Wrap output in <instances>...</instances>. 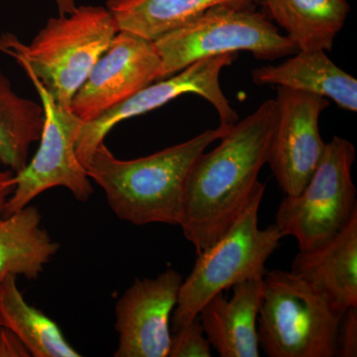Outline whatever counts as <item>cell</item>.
Segmentation results:
<instances>
[{
	"mask_svg": "<svg viewBox=\"0 0 357 357\" xmlns=\"http://www.w3.org/2000/svg\"><path fill=\"white\" fill-rule=\"evenodd\" d=\"M276 122V102L266 100L197 160L185 184L178 225L197 255L217 243L245 208L267 164Z\"/></svg>",
	"mask_w": 357,
	"mask_h": 357,
	"instance_id": "6da1fadb",
	"label": "cell"
},
{
	"mask_svg": "<svg viewBox=\"0 0 357 357\" xmlns=\"http://www.w3.org/2000/svg\"><path fill=\"white\" fill-rule=\"evenodd\" d=\"M231 126L208 129L191 139L132 160L116 158L105 142L84 163L89 178L105 192L117 218L134 225H178L185 184L206 148Z\"/></svg>",
	"mask_w": 357,
	"mask_h": 357,
	"instance_id": "7a4b0ae2",
	"label": "cell"
},
{
	"mask_svg": "<svg viewBox=\"0 0 357 357\" xmlns=\"http://www.w3.org/2000/svg\"><path fill=\"white\" fill-rule=\"evenodd\" d=\"M119 32L105 6H77L49 18L31 43L13 33L0 35V52L39 79L54 100L70 109L75 93Z\"/></svg>",
	"mask_w": 357,
	"mask_h": 357,
	"instance_id": "3957f363",
	"label": "cell"
},
{
	"mask_svg": "<svg viewBox=\"0 0 357 357\" xmlns=\"http://www.w3.org/2000/svg\"><path fill=\"white\" fill-rule=\"evenodd\" d=\"M344 314L299 275L266 271L257 319L260 349L269 357L337 356Z\"/></svg>",
	"mask_w": 357,
	"mask_h": 357,
	"instance_id": "277c9868",
	"label": "cell"
},
{
	"mask_svg": "<svg viewBox=\"0 0 357 357\" xmlns=\"http://www.w3.org/2000/svg\"><path fill=\"white\" fill-rule=\"evenodd\" d=\"M264 192L265 185L258 182L236 222L217 243L199 253L191 273L181 285L173 312V332L196 319L217 294L266 273V262L284 236L275 223L259 229L258 213Z\"/></svg>",
	"mask_w": 357,
	"mask_h": 357,
	"instance_id": "5b68a950",
	"label": "cell"
},
{
	"mask_svg": "<svg viewBox=\"0 0 357 357\" xmlns=\"http://www.w3.org/2000/svg\"><path fill=\"white\" fill-rule=\"evenodd\" d=\"M153 42L161 60L158 81L199 60L223 54L246 51L259 60L273 61L298 52L266 14L255 10L253 3L213 7Z\"/></svg>",
	"mask_w": 357,
	"mask_h": 357,
	"instance_id": "8992f818",
	"label": "cell"
},
{
	"mask_svg": "<svg viewBox=\"0 0 357 357\" xmlns=\"http://www.w3.org/2000/svg\"><path fill=\"white\" fill-rule=\"evenodd\" d=\"M356 148L335 136L326 143L318 167L300 194L285 196L275 225L297 241L300 251L311 250L337 234L357 213L356 188L351 177Z\"/></svg>",
	"mask_w": 357,
	"mask_h": 357,
	"instance_id": "52a82bcc",
	"label": "cell"
},
{
	"mask_svg": "<svg viewBox=\"0 0 357 357\" xmlns=\"http://www.w3.org/2000/svg\"><path fill=\"white\" fill-rule=\"evenodd\" d=\"M38 93L45 121L36 154L15 174V188L4 208L11 215L30 204L40 195L65 188L77 201L86 203L93 192L91 178L77 154V141L84 122L70 109L59 105L39 79L27 75Z\"/></svg>",
	"mask_w": 357,
	"mask_h": 357,
	"instance_id": "ba28073f",
	"label": "cell"
},
{
	"mask_svg": "<svg viewBox=\"0 0 357 357\" xmlns=\"http://www.w3.org/2000/svg\"><path fill=\"white\" fill-rule=\"evenodd\" d=\"M237 57L238 53H229L199 60L173 76L145 86L93 121L84 122L77 141L79 161L84 164L117 124L164 107L188 93L208 100L217 110L220 126H234L238 121V114L222 93L220 77L222 70Z\"/></svg>",
	"mask_w": 357,
	"mask_h": 357,
	"instance_id": "9c48e42d",
	"label": "cell"
},
{
	"mask_svg": "<svg viewBox=\"0 0 357 357\" xmlns=\"http://www.w3.org/2000/svg\"><path fill=\"white\" fill-rule=\"evenodd\" d=\"M277 122L267 164L285 196L300 194L309 182L326 142L319 133L328 98L283 86L277 89Z\"/></svg>",
	"mask_w": 357,
	"mask_h": 357,
	"instance_id": "30bf717a",
	"label": "cell"
},
{
	"mask_svg": "<svg viewBox=\"0 0 357 357\" xmlns=\"http://www.w3.org/2000/svg\"><path fill=\"white\" fill-rule=\"evenodd\" d=\"M160 66L154 42L117 32L75 93L70 109L81 121H93L158 81Z\"/></svg>",
	"mask_w": 357,
	"mask_h": 357,
	"instance_id": "8fae6325",
	"label": "cell"
},
{
	"mask_svg": "<svg viewBox=\"0 0 357 357\" xmlns=\"http://www.w3.org/2000/svg\"><path fill=\"white\" fill-rule=\"evenodd\" d=\"M182 283L173 269L156 278L136 279L115 306V357H168L171 316Z\"/></svg>",
	"mask_w": 357,
	"mask_h": 357,
	"instance_id": "7c38bea8",
	"label": "cell"
},
{
	"mask_svg": "<svg viewBox=\"0 0 357 357\" xmlns=\"http://www.w3.org/2000/svg\"><path fill=\"white\" fill-rule=\"evenodd\" d=\"M227 300L223 293L211 298L199 312L211 347L222 357H259L257 319L263 297V277L234 286Z\"/></svg>",
	"mask_w": 357,
	"mask_h": 357,
	"instance_id": "4fadbf2b",
	"label": "cell"
},
{
	"mask_svg": "<svg viewBox=\"0 0 357 357\" xmlns=\"http://www.w3.org/2000/svg\"><path fill=\"white\" fill-rule=\"evenodd\" d=\"M291 271L323 291L340 312L357 307V213L325 243L299 250Z\"/></svg>",
	"mask_w": 357,
	"mask_h": 357,
	"instance_id": "5bb4252c",
	"label": "cell"
},
{
	"mask_svg": "<svg viewBox=\"0 0 357 357\" xmlns=\"http://www.w3.org/2000/svg\"><path fill=\"white\" fill-rule=\"evenodd\" d=\"M294 55L281 64L253 70L252 81L331 98L342 109L357 112L356 77L338 68L325 51H298Z\"/></svg>",
	"mask_w": 357,
	"mask_h": 357,
	"instance_id": "9a60e30c",
	"label": "cell"
},
{
	"mask_svg": "<svg viewBox=\"0 0 357 357\" xmlns=\"http://www.w3.org/2000/svg\"><path fill=\"white\" fill-rule=\"evenodd\" d=\"M36 206L0 217V285L8 276L33 280L57 255L60 245L41 227Z\"/></svg>",
	"mask_w": 357,
	"mask_h": 357,
	"instance_id": "2e32d148",
	"label": "cell"
},
{
	"mask_svg": "<svg viewBox=\"0 0 357 357\" xmlns=\"http://www.w3.org/2000/svg\"><path fill=\"white\" fill-rule=\"evenodd\" d=\"M268 17L298 51H331L351 6L347 0H264Z\"/></svg>",
	"mask_w": 357,
	"mask_h": 357,
	"instance_id": "e0dca14e",
	"label": "cell"
},
{
	"mask_svg": "<svg viewBox=\"0 0 357 357\" xmlns=\"http://www.w3.org/2000/svg\"><path fill=\"white\" fill-rule=\"evenodd\" d=\"M257 0H107L119 31L155 41L222 4L253 3Z\"/></svg>",
	"mask_w": 357,
	"mask_h": 357,
	"instance_id": "ac0fdd59",
	"label": "cell"
},
{
	"mask_svg": "<svg viewBox=\"0 0 357 357\" xmlns=\"http://www.w3.org/2000/svg\"><path fill=\"white\" fill-rule=\"evenodd\" d=\"M0 314L34 357H79L53 319L26 302L16 283L8 276L0 285Z\"/></svg>",
	"mask_w": 357,
	"mask_h": 357,
	"instance_id": "d6986e66",
	"label": "cell"
},
{
	"mask_svg": "<svg viewBox=\"0 0 357 357\" xmlns=\"http://www.w3.org/2000/svg\"><path fill=\"white\" fill-rule=\"evenodd\" d=\"M45 114L41 103L22 98L0 72V163L14 173L28 163L30 148L40 140Z\"/></svg>",
	"mask_w": 357,
	"mask_h": 357,
	"instance_id": "ffe728a7",
	"label": "cell"
},
{
	"mask_svg": "<svg viewBox=\"0 0 357 357\" xmlns=\"http://www.w3.org/2000/svg\"><path fill=\"white\" fill-rule=\"evenodd\" d=\"M211 344L204 335L199 317L174 331L168 357H211Z\"/></svg>",
	"mask_w": 357,
	"mask_h": 357,
	"instance_id": "44dd1931",
	"label": "cell"
},
{
	"mask_svg": "<svg viewBox=\"0 0 357 357\" xmlns=\"http://www.w3.org/2000/svg\"><path fill=\"white\" fill-rule=\"evenodd\" d=\"M337 356H357V307L344 312L337 335Z\"/></svg>",
	"mask_w": 357,
	"mask_h": 357,
	"instance_id": "7402d4cb",
	"label": "cell"
},
{
	"mask_svg": "<svg viewBox=\"0 0 357 357\" xmlns=\"http://www.w3.org/2000/svg\"><path fill=\"white\" fill-rule=\"evenodd\" d=\"M31 356L20 337L6 326H0V357Z\"/></svg>",
	"mask_w": 357,
	"mask_h": 357,
	"instance_id": "603a6c76",
	"label": "cell"
},
{
	"mask_svg": "<svg viewBox=\"0 0 357 357\" xmlns=\"http://www.w3.org/2000/svg\"><path fill=\"white\" fill-rule=\"evenodd\" d=\"M15 188V173L10 170H0V217L3 215L4 208L9 197Z\"/></svg>",
	"mask_w": 357,
	"mask_h": 357,
	"instance_id": "cb8c5ba5",
	"label": "cell"
},
{
	"mask_svg": "<svg viewBox=\"0 0 357 357\" xmlns=\"http://www.w3.org/2000/svg\"><path fill=\"white\" fill-rule=\"evenodd\" d=\"M57 6L59 14H68L72 13L77 6V0H54Z\"/></svg>",
	"mask_w": 357,
	"mask_h": 357,
	"instance_id": "d4e9b609",
	"label": "cell"
},
{
	"mask_svg": "<svg viewBox=\"0 0 357 357\" xmlns=\"http://www.w3.org/2000/svg\"><path fill=\"white\" fill-rule=\"evenodd\" d=\"M3 326V321H2L1 314H0V326Z\"/></svg>",
	"mask_w": 357,
	"mask_h": 357,
	"instance_id": "484cf974",
	"label": "cell"
}]
</instances>
